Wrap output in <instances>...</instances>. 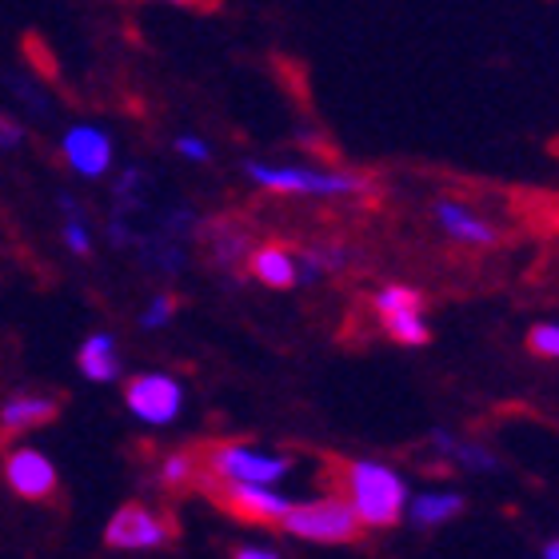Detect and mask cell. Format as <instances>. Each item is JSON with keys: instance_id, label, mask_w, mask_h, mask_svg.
<instances>
[{"instance_id": "cell-1", "label": "cell", "mask_w": 559, "mask_h": 559, "mask_svg": "<svg viewBox=\"0 0 559 559\" xmlns=\"http://www.w3.org/2000/svg\"><path fill=\"white\" fill-rule=\"evenodd\" d=\"M336 476L340 488H344V500L356 508L364 527H392L404 515L408 488H404V479L392 467L368 464V460H348V464H336Z\"/></svg>"}, {"instance_id": "cell-2", "label": "cell", "mask_w": 559, "mask_h": 559, "mask_svg": "<svg viewBox=\"0 0 559 559\" xmlns=\"http://www.w3.org/2000/svg\"><path fill=\"white\" fill-rule=\"evenodd\" d=\"M248 180H257L269 192H288V197H368L372 180L356 173H316L300 164H245Z\"/></svg>"}, {"instance_id": "cell-3", "label": "cell", "mask_w": 559, "mask_h": 559, "mask_svg": "<svg viewBox=\"0 0 559 559\" xmlns=\"http://www.w3.org/2000/svg\"><path fill=\"white\" fill-rule=\"evenodd\" d=\"M280 527L288 536L312 539V544H356L364 532V520L348 500H316L304 503V508H288Z\"/></svg>"}, {"instance_id": "cell-4", "label": "cell", "mask_w": 559, "mask_h": 559, "mask_svg": "<svg viewBox=\"0 0 559 559\" xmlns=\"http://www.w3.org/2000/svg\"><path fill=\"white\" fill-rule=\"evenodd\" d=\"M204 467L221 484H276L292 472V460L288 455L257 452L248 443H216L204 455Z\"/></svg>"}, {"instance_id": "cell-5", "label": "cell", "mask_w": 559, "mask_h": 559, "mask_svg": "<svg viewBox=\"0 0 559 559\" xmlns=\"http://www.w3.org/2000/svg\"><path fill=\"white\" fill-rule=\"evenodd\" d=\"M176 539V527L168 515L152 512L144 503H124L105 527V544L117 551H152Z\"/></svg>"}, {"instance_id": "cell-6", "label": "cell", "mask_w": 559, "mask_h": 559, "mask_svg": "<svg viewBox=\"0 0 559 559\" xmlns=\"http://www.w3.org/2000/svg\"><path fill=\"white\" fill-rule=\"evenodd\" d=\"M204 488L212 491V500L221 503L224 512H233L236 520H248V524H280L292 508L269 484H221V479H204Z\"/></svg>"}, {"instance_id": "cell-7", "label": "cell", "mask_w": 559, "mask_h": 559, "mask_svg": "<svg viewBox=\"0 0 559 559\" xmlns=\"http://www.w3.org/2000/svg\"><path fill=\"white\" fill-rule=\"evenodd\" d=\"M124 404L136 419L144 424H173L185 408V388L176 384L173 376L164 372H144V376H132L129 388H124Z\"/></svg>"}, {"instance_id": "cell-8", "label": "cell", "mask_w": 559, "mask_h": 559, "mask_svg": "<svg viewBox=\"0 0 559 559\" xmlns=\"http://www.w3.org/2000/svg\"><path fill=\"white\" fill-rule=\"evenodd\" d=\"M4 484H9L21 500H48L57 491V467L45 452L36 448H16L4 460Z\"/></svg>"}, {"instance_id": "cell-9", "label": "cell", "mask_w": 559, "mask_h": 559, "mask_svg": "<svg viewBox=\"0 0 559 559\" xmlns=\"http://www.w3.org/2000/svg\"><path fill=\"white\" fill-rule=\"evenodd\" d=\"M60 152H64L72 173L88 176V180H96V176H105L112 168V140L96 124H76V129L64 132Z\"/></svg>"}, {"instance_id": "cell-10", "label": "cell", "mask_w": 559, "mask_h": 559, "mask_svg": "<svg viewBox=\"0 0 559 559\" xmlns=\"http://www.w3.org/2000/svg\"><path fill=\"white\" fill-rule=\"evenodd\" d=\"M60 412V404L52 396H36V392H21L0 404V431L4 436H21V431L45 428L52 424Z\"/></svg>"}, {"instance_id": "cell-11", "label": "cell", "mask_w": 559, "mask_h": 559, "mask_svg": "<svg viewBox=\"0 0 559 559\" xmlns=\"http://www.w3.org/2000/svg\"><path fill=\"white\" fill-rule=\"evenodd\" d=\"M436 221H440L443 233L452 236V240H460V245L484 248L500 240V233H496L488 221H479L476 212L467 209V204H460V200H440V204H436Z\"/></svg>"}, {"instance_id": "cell-12", "label": "cell", "mask_w": 559, "mask_h": 559, "mask_svg": "<svg viewBox=\"0 0 559 559\" xmlns=\"http://www.w3.org/2000/svg\"><path fill=\"white\" fill-rule=\"evenodd\" d=\"M76 364H81V372L93 380V384H112L120 372V356H117V340L108 336V332H96L81 344L76 352Z\"/></svg>"}, {"instance_id": "cell-13", "label": "cell", "mask_w": 559, "mask_h": 559, "mask_svg": "<svg viewBox=\"0 0 559 559\" xmlns=\"http://www.w3.org/2000/svg\"><path fill=\"white\" fill-rule=\"evenodd\" d=\"M252 276L260 284H269V288H292L300 280V264H296V257H292L288 248L269 245L252 257Z\"/></svg>"}, {"instance_id": "cell-14", "label": "cell", "mask_w": 559, "mask_h": 559, "mask_svg": "<svg viewBox=\"0 0 559 559\" xmlns=\"http://www.w3.org/2000/svg\"><path fill=\"white\" fill-rule=\"evenodd\" d=\"M464 512V500L452 496V491H440V496H416L412 500V520L419 527H436V524H448L455 515Z\"/></svg>"}, {"instance_id": "cell-15", "label": "cell", "mask_w": 559, "mask_h": 559, "mask_svg": "<svg viewBox=\"0 0 559 559\" xmlns=\"http://www.w3.org/2000/svg\"><path fill=\"white\" fill-rule=\"evenodd\" d=\"M388 328V336L400 340V344H412V348H419V344H428L431 340V328L428 320H424V308H408V312H392V316H380Z\"/></svg>"}, {"instance_id": "cell-16", "label": "cell", "mask_w": 559, "mask_h": 559, "mask_svg": "<svg viewBox=\"0 0 559 559\" xmlns=\"http://www.w3.org/2000/svg\"><path fill=\"white\" fill-rule=\"evenodd\" d=\"M408 308H424V296L416 288H400V284H388L380 296H376V312L392 316V312H408Z\"/></svg>"}, {"instance_id": "cell-17", "label": "cell", "mask_w": 559, "mask_h": 559, "mask_svg": "<svg viewBox=\"0 0 559 559\" xmlns=\"http://www.w3.org/2000/svg\"><path fill=\"white\" fill-rule=\"evenodd\" d=\"M192 479H197V460H192V455L176 452V455H168V460H164V467H160L164 488H188Z\"/></svg>"}, {"instance_id": "cell-18", "label": "cell", "mask_w": 559, "mask_h": 559, "mask_svg": "<svg viewBox=\"0 0 559 559\" xmlns=\"http://www.w3.org/2000/svg\"><path fill=\"white\" fill-rule=\"evenodd\" d=\"M64 216H69V221H64V245H69L76 257H88V252H93V236H88L81 212L72 209L69 200H64Z\"/></svg>"}, {"instance_id": "cell-19", "label": "cell", "mask_w": 559, "mask_h": 559, "mask_svg": "<svg viewBox=\"0 0 559 559\" xmlns=\"http://www.w3.org/2000/svg\"><path fill=\"white\" fill-rule=\"evenodd\" d=\"M527 348L536 356H548V360H559V324H536L532 336H527Z\"/></svg>"}, {"instance_id": "cell-20", "label": "cell", "mask_w": 559, "mask_h": 559, "mask_svg": "<svg viewBox=\"0 0 559 559\" xmlns=\"http://www.w3.org/2000/svg\"><path fill=\"white\" fill-rule=\"evenodd\" d=\"M173 316H176V296H168V292H164V296H156V300L140 312V328H164Z\"/></svg>"}, {"instance_id": "cell-21", "label": "cell", "mask_w": 559, "mask_h": 559, "mask_svg": "<svg viewBox=\"0 0 559 559\" xmlns=\"http://www.w3.org/2000/svg\"><path fill=\"white\" fill-rule=\"evenodd\" d=\"M176 152H180V156H185V160H197V164H209V144H204V140H197V136H180L176 140Z\"/></svg>"}, {"instance_id": "cell-22", "label": "cell", "mask_w": 559, "mask_h": 559, "mask_svg": "<svg viewBox=\"0 0 559 559\" xmlns=\"http://www.w3.org/2000/svg\"><path fill=\"white\" fill-rule=\"evenodd\" d=\"M21 140H24V129H21V124H16L12 117H4V112H0V152L16 148Z\"/></svg>"}, {"instance_id": "cell-23", "label": "cell", "mask_w": 559, "mask_h": 559, "mask_svg": "<svg viewBox=\"0 0 559 559\" xmlns=\"http://www.w3.org/2000/svg\"><path fill=\"white\" fill-rule=\"evenodd\" d=\"M236 556H240V559H276L280 551H272V548H240Z\"/></svg>"}, {"instance_id": "cell-24", "label": "cell", "mask_w": 559, "mask_h": 559, "mask_svg": "<svg viewBox=\"0 0 559 559\" xmlns=\"http://www.w3.org/2000/svg\"><path fill=\"white\" fill-rule=\"evenodd\" d=\"M164 4H185V9H212L216 0H164Z\"/></svg>"}, {"instance_id": "cell-25", "label": "cell", "mask_w": 559, "mask_h": 559, "mask_svg": "<svg viewBox=\"0 0 559 559\" xmlns=\"http://www.w3.org/2000/svg\"><path fill=\"white\" fill-rule=\"evenodd\" d=\"M544 556H548V559H559V539H551L548 548H544Z\"/></svg>"}]
</instances>
